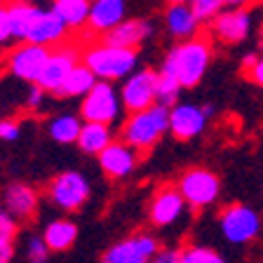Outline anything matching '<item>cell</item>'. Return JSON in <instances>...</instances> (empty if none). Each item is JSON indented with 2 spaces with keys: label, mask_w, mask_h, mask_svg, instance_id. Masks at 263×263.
Here are the masks:
<instances>
[{
  "label": "cell",
  "mask_w": 263,
  "mask_h": 263,
  "mask_svg": "<svg viewBox=\"0 0 263 263\" xmlns=\"http://www.w3.org/2000/svg\"><path fill=\"white\" fill-rule=\"evenodd\" d=\"M212 40L204 35L179 43L170 49V54L164 57L160 71L170 73L179 80L181 89H193L202 82L209 64H212Z\"/></svg>",
  "instance_id": "1"
},
{
  "label": "cell",
  "mask_w": 263,
  "mask_h": 263,
  "mask_svg": "<svg viewBox=\"0 0 263 263\" xmlns=\"http://www.w3.org/2000/svg\"><path fill=\"white\" fill-rule=\"evenodd\" d=\"M167 132H170V108L155 104L148 110L127 115L120 127V141H125L141 155L158 146V141Z\"/></svg>",
  "instance_id": "2"
},
{
  "label": "cell",
  "mask_w": 263,
  "mask_h": 263,
  "mask_svg": "<svg viewBox=\"0 0 263 263\" xmlns=\"http://www.w3.org/2000/svg\"><path fill=\"white\" fill-rule=\"evenodd\" d=\"M82 64L94 73L97 80L104 82H118L129 78L139 66V52L137 49H122L110 47V45L97 43L82 49Z\"/></svg>",
  "instance_id": "3"
},
{
  "label": "cell",
  "mask_w": 263,
  "mask_h": 263,
  "mask_svg": "<svg viewBox=\"0 0 263 263\" xmlns=\"http://www.w3.org/2000/svg\"><path fill=\"white\" fill-rule=\"evenodd\" d=\"M125 113L120 101V89L113 82L97 80L87 97L80 99V118L82 122H97V125H118Z\"/></svg>",
  "instance_id": "4"
},
{
  "label": "cell",
  "mask_w": 263,
  "mask_h": 263,
  "mask_svg": "<svg viewBox=\"0 0 263 263\" xmlns=\"http://www.w3.org/2000/svg\"><path fill=\"white\" fill-rule=\"evenodd\" d=\"M261 216L256 209H252L249 204L233 202L228 207L221 209L219 214V233L226 242L230 245H249L252 240H256L261 233Z\"/></svg>",
  "instance_id": "5"
},
{
  "label": "cell",
  "mask_w": 263,
  "mask_h": 263,
  "mask_svg": "<svg viewBox=\"0 0 263 263\" xmlns=\"http://www.w3.org/2000/svg\"><path fill=\"white\" fill-rule=\"evenodd\" d=\"M181 197L186 200L191 209H207L212 207L221 195V181L214 172L204 170V167H193L186 170L176 181Z\"/></svg>",
  "instance_id": "6"
},
{
  "label": "cell",
  "mask_w": 263,
  "mask_h": 263,
  "mask_svg": "<svg viewBox=\"0 0 263 263\" xmlns=\"http://www.w3.org/2000/svg\"><path fill=\"white\" fill-rule=\"evenodd\" d=\"M89 193H92V188H89L87 176L76 170L61 172L47 183L49 202L64 212H78L89 200Z\"/></svg>",
  "instance_id": "7"
},
{
  "label": "cell",
  "mask_w": 263,
  "mask_h": 263,
  "mask_svg": "<svg viewBox=\"0 0 263 263\" xmlns=\"http://www.w3.org/2000/svg\"><path fill=\"white\" fill-rule=\"evenodd\" d=\"M254 31V10L252 7H223V12L209 22V33L214 40L223 45H240L249 40Z\"/></svg>",
  "instance_id": "8"
},
{
  "label": "cell",
  "mask_w": 263,
  "mask_h": 263,
  "mask_svg": "<svg viewBox=\"0 0 263 263\" xmlns=\"http://www.w3.org/2000/svg\"><path fill=\"white\" fill-rule=\"evenodd\" d=\"M155 82L158 71L153 68H137L120 85V101L127 113H141L155 106Z\"/></svg>",
  "instance_id": "9"
},
{
  "label": "cell",
  "mask_w": 263,
  "mask_h": 263,
  "mask_svg": "<svg viewBox=\"0 0 263 263\" xmlns=\"http://www.w3.org/2000/svg\"><path fill=\"white\" fill-rule=\"evenodd\" d=\"M160 252V240L153 233H134L125 240L110 245L104 252L101 263H148Z\"/></svg>",
  "instance_id": "10"
},
{
  "label": "cell",
  "mask_w": 263,
  "mask_h": 263,
  "mask_svg": "<svg viewBox=\"0 0 263 263\" xmlns=\"http://www.w3.org/2000/svg\"><path fill=\"white\" fill-rule=\"evenodd\" d=\"M82 61V49L73 43H64L59 47L49 49V59L43 68V76L38 80V87H43L47 94H54L61 87L66 76Z\"/></svg>",
  "instance_id": "11"
},
{
  "label": "cell",
  "mask_w": 263,
  "mask_h": 263,
  "mask_svg": "<svg viewBox=\"0 0 263 263\" xmlns=\"http://www.w3.org/2000/svg\"><path fill=\"white\" fill-rule=\"evenodd\" d=\"M47 59H49L47 47L22 43L10 52V57H7V68H10V73L16 80L28 82V85H38Z\"/></svg>",
  "instance_id": "12"
},
{
  "label": "cell",
  "mask_w": 263,
  "mask_h": 263,
  "mask_svg": "<svg viewBox=\"0 0 263 263\" xmlns=\"http://www.w3.org/2000/svg\"><path fill=\"white\" fill-rule=\"evenodd\" d=\"M186 200L181 197L176 186H160L155 191L151 207H148V221L155 228H172L186 214Z\"/></svg>",
  "instance_id": "13"
},
{
  "label": "cell",
  "mask_w": 263,
  "mask_h": 263,
  "mask_svg": "<svg viewBox=\"0 0 263 263\" xmlns=\"http://www.w3.org/2000/svg\"><path fill=\"white\" fill-rule=\"evenodd\" d=\"M209 115L197 104H176L170 108V132L179 141H191L207 129Z\"/></svg>",
  "instance_id": "14"
},
{
  "label": "cell",
  "mask_w": 263,
  "mask_h": 263,
  "mask_svg": "<svg viewBox=\"0 0 263 263\" xmlns=\"http://www.w3.org/2000/svg\"><path fill=\"white\" fill-rule=\"evenodd\" d=\"M0 202H3V209L19 223V221H31L38 214L40 197L33 186L14 181V183L5 186V191L0 193Z\"/></svg>",
  "instance_id": "15"
},
{
  "label": "cell",
  "mask_w": 263,
  "mask_h": 263,
  "mask_svg": "<svg viewBox=\"0 0 263 263\" xmlns=\"http://www.w3.org/2000/svg\"><path fill=\"white\" fill-rule=\"evenodd\" d=\"M139 158L141 155L134 151L132 146H127L120 139H113L108 148L99 155V167L108 179H127L134 174V170L139 167Z\"/></svg>",
  "instance_id": "16"
},
{
  "label": "cell",
  "mask_w": 263,
  "mask_h": 263,
  "mask_svg": "<svg viewBox=\"0 0 263 263\" xmlns=\"http://www.w3.org/2000/svg\"><path fill=\"white\" fill-rule=\"evenodd\" d=\"M153 33V24L148 19H125L122 24L101 35V43L110 45V47H122V49H137L143 40Z\"/></svg>",
  "instance_id": "17"
},
{
  "label": "cell",
  "mask_w": 263,
  "mask_h": 263,
  "mask_svg": "<svg viewBox=\"0 0 263 263\" xmlns=\"http://www.w3.org/2000/svg\"><path fill=\"white\" fill-rule=\"evenodd\" d=\"M66 35H68V28H66V24L61 22L59 16L54 14L52 10H40V16L38 22L33 24L31 33H28L26 43L31 45H40V47H59V45H64Z\"/></svg>",
  "instance_id": "18"
},
{
  "label": "cell",
  "mask_w": 263,
  "mask_h": 263,
  "mask_svg": "<svg viewBox=\"0 0 263 263\" xmlns=\"http://www.w3.org/2000/svg\"><path fill=\"white\" fill-rule=\"evenodd\" d=\"M125 14H127L125 0H92L87 28L92 33L106 35V33L113 31L118 24L125 22Z\"/></svg>",
  "instance_id": "19"
},
{
  "label": "cell",
  "mask_w": 263,
  "mask_h": 263,
  "mask_svg": "<svg viewBox=\"0 0 263 263\" xmlns=\"http://www.w3.org/2000/svg\"><path fill=\"white\" fill-rule=\"evenodd\" d=\"M164 19V28L174 40L186 43V40L195 38L200 31V22L195 19V14L191 12L188 5H167L162 14Z\"/></svg>",
  "instance_id": "20"
},
{
  "label": "cell",
  "mask_w": 263,
  "mask_h": 263,
  "mask_svg": "<svg viewBox=\"0 0 263 263\" xmlns=\"http://www.w3.org/2000/svg\"><path fill=\"white\" fill-rule=\"evenodd\" d=\"M7 16H10L12 40L26 43L33 24L38 22L40 16V7H35L28 0H12V3H7Z\"/></svg>",
  "instance_id": "21"
},
{
  "label": "cell",
  "mask_w": 263,
  "mask_h": 263,
  "mask_svg": "<svg viewBox=\"0 0 263 263\" xmlns=\"http://www.w3.org/2000/svg\"><path fill=\"white\" fill-rule=\"evenodd\" d=\"M49 252H66L71 249L78 240V226L73 223L71 219H52L47 226H45L43 235Z\"/></svg>",
  "instance_id": "22"
},
{
  "label": "cell",
  "mask_w": 263,
  "mask_h": 263,
  "mask_svg": "<svg viewBox=\"0 0 263 263\" xmlns=\"http://www.w3.org/2000/svg\"><path fill=\"white\" fill-rule=\"evenodd\" d=\"M110 143H113V127L97 125V122H82L80 137H78V148L82 153L99 158Z\"/></svg>",
  "instance_id": "23"
},
{
  "label": "cell",
  "mask_w": 263,
  "mask_h": 263,
  "mask_svg": "<svg viewBox=\"0 0 263 263\" xmlns=\"http://www.w3.org/2000/svg\"><path fill=\"white\" fill-rule=\"evenodd\" d=\"M94 85H97L94 73L80 61V64L66 76V80L61 82V87L54 92V97L57 99H82V97H87Z\"/></svg>",
  "instance_id": "24"
},
{
  "label": "cell",
  "mask_w": 263,
  "mask_h": 263,
  "mask_svg": "<svg viewBox=\"0 0 263 263\" xmlns=\"http://www.w3.org/2000/svg\"><path fill=\"white\" fill-rule=\"evenodd\" d=\"M49 10L66 24V28L80 31V28H85L89 22L92 0H52V7H49Z\"/></svg>",
  "instance_id": "25"
},
{
  "label": "cell",
  "mask_w": 263,
  "mask_h": 263,
  "mask_svg": "<svg viewBox=\"0 0 263 263\" xmlns=\"http://www.w3.org/2000/svg\"><path fill=\"white\" fill-rule=\"evenodd\" d=\"M80 129H82V118L73 113L52 115L47 122V134L57 143H78Z\"/></svg>",
  "instance_id": "26"
},
{
  "label": "cell",
  "mask_w": 263,
  "mask_h": 263,
  "mask_svg": "<svg viewBox=\"0 0 263 263\" xmlns=\"http://www.w3.org/2000/svg\"><path fill=\"white\" fill-rule=\"evenodd\" d=\"M181 85L174 76L158 71V82H155V104L162 108H174L179 104Z\"/></svg>",
  "instance_id": "27"
},
{
  "label": "cell",
  "mask_w": 263,
  "mask_h": 263,
  "mask_svg": "<svg viewBox=\"0 0 263 263\" xmlns=\"http://www.w3.org/2000/svg\"><path fill=\"white\" fill-rule=\"evenodd\" d=\"M179 263H228L216 249L204 245H188L179 249Z\"/></svg>",
  "instance_id": "28"
},
{
  "label": "cell",
  "mask_w": 263,
  "mask_h": 263,
  "mask_svg": "<svg viewBox=\"0 0 263 263\" xmlns=\"http://www.w3.org/2000/svg\"><path fill=\"white\" fill-rule=\"evenodd\" d=\"M188 7H191V12L195 14L197 22L204 24V22H212L219 12H223L226 5L223 0H188Z\"/></svg>",
  "instance_id": "29"
},
{
  "label": "cell",
  "mask_w": 263,
  "mask_h": 263,
  "mask_svg": "<svg viewBox=\"0 0 263 263\" xmlns=\"http://www.w3.org/2000/svg\"><path fill=\"white\" fill-rule=\"evenodd\" d=\"M49 254H52V252L47 249V245H45L43 237H38V235L28 237V242H26V258H28V263H47Z\"/></svg>",
  "instance_id": "30"
},
{
  "label": "cell",
  "mask_w": 263,
  "mask_h": 263,
  "mask_svg": "<svg viewBox=\"0 0 263 263\" xmlns=\"http://www.w3.org/2000/svg\"><path fill=\"white\" fill-rule=\"evenodd\" d=\"M45 101H47V92L43 87H38V85H31V89L26 92V99H24V106L28 110H33V113H40Z\"/></svg>",
  "instance_id": "31"
},
{
  "label": "cell",
  "mask_w": 263,
  "mask_h": 263,
  "mask_svg": "<svg viewBox=\"0 0 263 263\" xmlns=\"http://www.w3.org/2000/svg\"><path fill=\"white\" fill-rule=\"evenodd\" d=\"M16 230H19L16 221L0 207V242H12L16 237Z\"/></svg>",
  "instance_id": "32"
},
{
  "label": "cell",
  "mask_w": 263,
  "mask_h": 263,
  "mask_svg": "<svg viewBox=\"0 0 263 263\" xmlns=\"http://www.w3.org/2000/svg\"><path fill=\"white\" fill-rule=\"evenodd\" d=\"M22 137V125L14 118H3L0 120V139L3 141H16Z\"/></svg>",
  "instance_id": "33"
},
{
  "label": "cell",
  "mask_w": 263,
  "mask_h": 263,
  "mask_svg": "<svg viewBox=\"0 0 263 263\" xmlns=\"http://www.w3.org/2000/svg\"><path fill=\"white\" fill-rule=\"evenodd\" d=\"M7 43H12L10 16H7V3H0V47H5Z\"/></svg>",
  "instance_id": "34"
},
{
  "label": "cell",
  "mask_w": 263,
  "mask_h": 263,
  "mask_svg": "<svg viewBox=\"0 0 263 263\" xmlns=\"http://www.w3.org/2000/svg\"><path fill=\"white\" fill-rule=\"evenodd\" d=\"M148 263H179V249L172 247H160V252L155 254Z\"/></svg>",
  "instance_id": "35"
},
{
  "label": "cell",
  "mask_w": 263,
  "mask_h": 263,
  "mask_svg": "<svg viewBox=\"0 0 263 263\" xmlns=\"http://www.w3.org/2000/svg\"><path fill=\"white\" fill-rule=\"evenodd\" d=\"M247 78H249L252 82H256L258 87H263V54L258 57V61L254 64L252 71H247Z\"/></svg>",
  "instance_id": "36"
},
{
  "label": "cell",
  "mask_w": 263,
  "mask_h": 263,
  "mask_svg": "<svg viewBox=\"0 0 263 263\" xmlns=\"http://www.w3.org/2000/svg\"><path fill=\"white\" fill-rule=\"evenodd\" d=\"M12 258H14V245L0 242V263H12Z\"/></svg>",
  "instance_id": "37"
},
{
  "label": "cell",
  "mask_w": 263,
  "mask_h": 263,
  "mask_svg": "<svg viewBox=\"0 0 263 263\" xmlns=\"http://www.w3.org/2000/svg\"><path fill=\"white\" fill-rule=\"evenodd\" d=\"M258 57H261L258 52H247V54L242 57V68H245V73H247V71H252L254 64L258 61Z\"/></svg>",
  "instance_id": "38"
},
{
  "label": "cell",
  "mask_w": 263,
  "mask_h": 263,
  "mask_svg": "<svg viewBox=\"0 0 263 263\" xmlns=\"http://www.w3.org/2000/svg\"><path fill=\"white\" fill-rule=\"evenodd\" d=\"M252 3H256V0H223L226 7H249Z\"/></svg>",
  "instance_id": "39"
},
{
  "label": "cell",
  "mask_w": 263,
  "mask_h": 263,
  "mask_svg": "<svg viewBox=\"0 0 263 263\" xmlns=\"http://www.w3.org/2000/svg\"><path fill=\"white\" fill-rule=\"evenodd\" d=\"M258 49H261V52H263V28H261V31H258Z\"/></svg>",
  "instance_id": "40"
},
{
  "label": "cell",
  "mask_w": 263,
  "mask_h": 263,
  "mask_svg": "<svg viewBox=\"0 0 263 263\" xmlns=\"http://www.w3.org/2000/svg\"><path fill=\"white\" fill-rule=\"evenodd\" d=\"M170 5H188V0H170Z\"/></svg>",
  "instance_id": "41"
}]
</instances>
